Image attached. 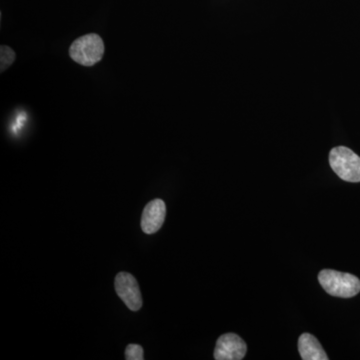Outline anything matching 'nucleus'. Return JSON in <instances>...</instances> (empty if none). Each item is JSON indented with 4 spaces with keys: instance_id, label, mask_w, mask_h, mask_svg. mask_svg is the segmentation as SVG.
<instances>
[{
    "instance_id": "obj_1",
    "label": "nucleus",
    "mask_w": 360,
    "mask_h": 360,
    "mask_svg": "<svg viewBox=\"0 0 360 360\" xmlns=\"http://www.w3.org/2000/svg\"><path fill=\"white\" fill-rule=\"evenodd\" d=\"M319 283L328 295L352 298L360 292V281L356 276L333 269H323L319 274Z\"/></svg>"
},
{
    "instance_id": "obj_2",
    "label": "nucleus",
    "mask_w": 360,
    "mask_h": 360,
    "mask_svg": "<svg viewBox=\"0 0 360 360\" xmlns=\"http://www.w3.org/2000/svg\"><path fill=\"white\" fill-rule=\"evenodd\" d=\"M103 40L96 33H89L75 40L70 49V58L84 66L96 65L103 58Z\"/></svg>"
},
{
    "instance_id": "obj_3",
    "label": "nucleus",
    "mask_w": 360,
    "mask_h": 360,
    "mask_svg": "<svg viewBox=\"0 0 360 360\" xmlns=\"http://www.w3.org/2000/svg\"><path fill=\"white\" fill-rule=\"evenodd\" d=\"M329 165L340 179L360 182V158L352 149L338 146L329 153Z\"/></svg>"
},
{
    "instance_id": "obj_4",
    "label": "nucleus",
    "mask_w": 360,
    "mask_h": 360,
    "mask_svg": "<svg viewBox=\"0 0 360 360\" xmlns=\"http://www.w3.org/2000/svg\"><path fill=\"white\" fill-rule=\"evenodd\" d=\"M115 288L117 295L130 310L137 311L141 309V292L134 276L127 272H120L115 276Z\"/></svg>"
},
{
    "instance_id": "obj_5",
    "label": "nucleus",
    "mask_w": 360,
    "mask_h": 360,
    "mask_svg": "<svg viewBox=\"0 0 360 360\" xmlns=\"http://www.w3.org/2000/svg\"><path fill=\"white\" fill-rule=\"evenodd\" d=\"M248 347L240 336L236 333H225L217 340L214 359L241 360L245 359Z\"/></svg>"
},
{
    "instance_id": "obj_6",
    "label": "nucleus",
    "mask_w": 360,
    "mask_h": 360,
    "mask_svg": "<svg viewBox=\"0 0 360 360\" xmlns=\"http://www.w3.org/2000/svg\"><path fill=\"white\" fill-rule=\"evenodd\" d=\"M167 217V206L162 200H155L144 207L141 217V229L144 233L153 234L165 224Z\"/></svg>"
},
{
    "instance_id": "obj_7",
    "label": "nucleus",
    "mask_w": 360,
    "mask_h": 360,
    "mask_svg": "<svg viewBox=\"0 0 360 360\" xmlns=\"http://www.w3.org/2000/svg\"><path fill=\"white\" fill-rule=\"evenodd\" d=\"M298 352L303 360H328L321 342L310 333H303L300 336Z\"/></svg>"
},
{
    "instance_id": "obj_8",
    "label": "nucleus",
    "mask_w": 360,
    "mask_h": 360,
    "mask_svg": "<svg viewBox=\"0 0 360 360\" xmlns=\"http://www.w3.org/2000/svg\"><path fill=\"white\" fill-rule=\"evenodd\" d=\"M14 59H15V53L11 47L6 45H1L0 47V66H1V72L7 70L13 65Z\"/></svg>"
},
{
    "instance_id": "obj_9",
    "label": "nucleus",
    "mask_w": 360,
    "mask_h": 360,
    "mask_svg": "<svg viewBox=\"0 0 360 360\" xmlns=\"http://www.w3.org/2000/svg\"><path fill=\"white\" fill-rule=\"evenodd\" d=\"M125 359L143 360V348L139 345H127V349H125Z\"/></svg>"
}]
</instances>
